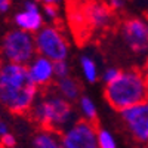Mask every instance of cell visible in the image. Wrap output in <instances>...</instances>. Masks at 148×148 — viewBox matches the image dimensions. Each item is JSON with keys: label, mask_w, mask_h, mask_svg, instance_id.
Here are the masks:
<instances>
[{"label": "cell", "mask_w": 148, "mask_h": 148, "mask_svg": "<svg viewBox=\"0 0 148 148\" xmlns=\"http://www.w3.org/2000/svg\"><path fill=\"white\" fill-rule=\"evenodd\" d=\"M36 52V42L30 31L15 30L5 36L2 53L8 61L18 64H27Z\"/></svg>", "instance_id": "4"}, {"label": "cell", "mask_w": 148, "mask_h": 148, "mask_svg": "<svg viewBox=\"0 0 148 148\" xmlns=\"http://www.w3.org/2000/svg\"><path fill=\"white\" fill-rule=\"evenodd\" d=\"M120 71H121V70H117V68H108V70H105L104 74H102V80H104L105 83L113 82V80L119 76V74H120Z\"/></svg>", "instance_id": "19"}, {"label": "cell", "mask_w": 148, "mask_h": 148, "mask_svg": "<svg viewBox=\"0 0 148 148\" xmlns=\"http://www.w3.org/2000/svg\"><path fill=\"white\" fill-rule=\"evenodd\" d=\"M58 89L59 92L62 93V96L68 101H74L80 96L82 88L76 79H71V77H62V79H58Z\"/></svg>", "instance_id": "13"}, {"label": "cell", "mask_w": 148, "mask_h": 148, "mask_svg": "<svg viewBox=\"0 0 148 148\" xmlns=\"http://www.w3.org/2000/svg\"><path fill=\"white\" fill-rule=\"evenodd\" d=\"M43 3H53V5H58L61 0H42Z\"/></svg>", "instance_id": "26"}, {"label": "cell", "mask_w": 148, "mask_h": 148, "mask_svg": "<svg viewBox=\"0 0 148 148\" xmlns=\"http://www.w3.org/2000/svg\"><path fill=\"white\" fill-rule=\"evenodd\" d=\"M123 6H125V0H110V8L111 9H121Z\"/></svg>", "instance_id": "21"}, {"label": "cell", "mask_w": 148, "mask_h": 148, "mask_svg": "<svg viewBox=\"0 0 148 148\" xmlns=\"http://www.w3.org/2000/svg\"><path fill=\"white\" fill-rule=\"evenodd\" d=\"M61 147L65 148H95L98 147L95 123L89 120H80L73 125L62 136Z\"/></svg>", "instance_id": "7"}, {"label": "cell", "mask_w": 148, "mask_h": 148, "mask_svg": "<svg viewBox=\"0 0 148 148\" xmlns=\"http://www.w3.org/2000/svg\"><path fill=\"white\" fill-rule=\"evenodd\" d=\"M15 144H16V141H15V136H14V135H10L9 132L0 136V145H2V147L12 148V147H15Z\"/></svg>", "instance_id": "18"}, {"label": "cell", "mask_w": 148, "mask_h": 148, "mask_svg": "<svg viewBox=\"0 0 148 148\" xmlns=\"http://www.w3.org/2000/svg\"><path fill=\"white\" fill-rule=\"evenodd\" d=\"M37 88L25 64L0 61V102L10 113H27L34 102Z\"/></svg>", "instance_id": "1"}, {"label": "cell", "mask_w": 148, "mask_h": 148, "mask_svg": "<svg viewBox=\"0 0 148 148\" xmlns=\"http://www.w3.org/2000/svg\"><path fill=\"white\" fill-rule=\"evenodd\" d=\"M96 139L98 147L101 148H116V139L107 129H96Z\"/></svg>", "instance_id": "16"}, {"label": "cell", "mask_w": 148, "mask_h": 148, "mask_svg": "<svg viewBox=\"0 0 148 148\" xmlns=\"http://www.w3.org/2000/svg\"><path fill=\"white\" fill-rule=\"evenodd\" d=\"M73 117V108L65 98L51 96L45 99L36 110V119L40 121L43 129L55 132L62 130Z\"/></svg>", "instance_id": "3"}, {"label": "cell", "mask_w": 148, "mask_h": 148, "mask_svg": "<svg viewBox=\"0 0 148 148\" xmlns=\"http://www.w3.org/2000/svg\"><path fill=\"white\" fill-rule=\"evenodd\" d=\"M15 24L30 33H37L43 27V18L39 10H24L15 16Z\"/></svg>", "instance_id": "11"}, {"label": "cell", "mask_w": 148, "mask_h": 148, "mask_svg": "<svg viewBox=\"0 0 148 148\" xmlns=\"http://www.w3.org/2000/svg\"><path fill=\"white\" fill-rule=\"evenodd\" d=\"M80 64H82L83 74H84L86 80L90 82V83H95L96 79H98V68H96L95 61H92L89 56H82Z\"/></svg>", "instance_id": "14"}, {"label": "cell", "mask_w": 148, "mask_h": 148, "mask_svg": "<svg viewBox=\"0 0 148 148\" xmlns=\"http://www.w3.org/2000/svg\"><path fill=\"white\" fill-rule=\"evenodd\" d=\"M34 42L39 53L52 61L65 59L68 55V43L62 33L55 27H42L37 31Z\"/></svg>", "instance_id": "5"}, {"label": "cell", "mask_w": 148, "mask_h": 148, "mask_svg": "<svg viewBox=\"0 0 148 148\" xmlns=\"http://www.w3.org/2000/svg\"><path fill=\"white\" fill-rule=\"evenodd\" d=\"M121 36L133 52L148 51V22L145 19H126L121 25Z\"/></svg>", "instance_id": "8"}, {"label": "cell", "mask_w": 148, "mask_h": 148, "mask_svg": "<svg viewBox=\"0 0 148 148\" xmlns=\"http://www.w3.org/2000/svg\"><path fill=\"white\" fill-rule=\"evenodd\" d=\"M142 73H144V76H145V79H147V82H148V61H147V64H145Z\"/></svg>", "instance_id": "25"}, {"label": "cell", "mask_w": 148, "mask_h": 148, "mask_svg": "<svg viewBox=\"0 0 148 148\" xmlns=\"http://www.w3.org/2000/svg\"><path fill=\"white\" fill-rule=\"evenodd\" d=\"M83 12L88 24L95 28H104L111 21V10L102 3L89 2L83 8Z\"/></svg>", "instance_id": "10"}, {"label": "cell", "mask_w": 148, "mask_h": 148, "mask_svg": "<svg viewBox=\"0 0 148 148\" xmlns=\"http://www.w3.org/2000/svg\"><path fill=\"white\" fill-rule=\"evenodd\" d=\"M10 8V0H0V12H8Z\"/></svg>", "instance_id": "22"}, {"label": "cell", "mask_w": 148, "mask_h": 148, "mask_svg": "<svg viewBox=\"0 0 148 148\" xmlns=\"http://www.w3.org/2000/svg\"><path fill=\"white\" fill-rule=\"evenodd\" d=\"M53 74L56 79H62L68 76V65L65 62V59L53 61Z\"/></svg>", "instance_id": "17"}, {"label": "cell", "mask_w": 148, "mask_h": 148, "mask_svg": "<svg viewBox=\"0 0 148 148\" xmlns=\"http://www.w3.org/2000/svg\"><path fill=\"white\" fill-rule=\"evenodd\" d=\"M45 12L49 18L58 16V9H56V5H53V3H45Z\"/></svg>", "instance_id": "20"}, {"label": "cell", "mask_w": 148, "mask_h": 148, "mask_svg": "<svg viewBox=\"0 0 148 148\" xmlns=\"http://www.w3.org/2000/svg\"><path fill=\"white\" fill-rule=\"evenodd\" d=\"M33 145L37 148H58L61 145V136L55 130L45 129L34 136Z\"/></svg>", "instance_id": "12"}, {"label": "cell", "mask_w": 148, "mask_h": 148, "mask_svg": "<svg viewBox=\"0 0 148 148\" xmlns=\"http://www.w3.org/2000/svg\"><path fill=\"white\" fill-rule=\"evenodd\" d=\"M28 71H30L31 79L34 80V83L37 86H46L55 77V74H53V61L43 56V55L40 58H37L30 65Z\"/></svg>", "instance_id": "9"}, {"label": "cell", "mask_w": 148, "mask_h": 148, "mask_svg": "<svg viewBox=\"0 0 148 148\" xmlns=\"http://www.w3.org/2000/svg\"><path fill=\"white\" fill-rule=\"evenodd\" d=\"M5 133H8V125H6L5 121L0 120V136H2V135H5Z\"/></svg>", "instance_id": "24"}, {"label": "cell", "mask_w": 148, "mask_h": 148, "mask_svg": "<svg viewBox=\"0 0 148 148\" xmlns=\"http://www.w3.org/2000/svg\"><path fill=\"white\" fill-rule=\"evenodd\" d=\"M120 114L133 139L148 144V99L121 110Z\"/></svg>", "instance_id": "6"}, {"label": "cell", "mask_w": 148, "mask_h": 148, "mask_svg": "<svg viewBox=\"0 0 148 148\" xmlns=\"http://www.w3.org/2000/svg\"><path fill=\"white\" fill-rule=\"evenodd\" d=\"M25 10H39L36 2H27L25 3Z\"/></svg>", "instance_id": "23"}, {"label": "cell", "mask_w": 148, "mask_h": 148, "mask_svg": "<svg viewBox=\"0 0 148 148\" xmlns=\"http://www.w3.org/2000/svg\"><path fill=\"white\" fill-rule=\"evenodd\" d=\"M80 108H82V113L84 114L86 120H89L92 123L96 121L98 119V111H96V107L93 104V101L88 96H80Z\"/></svg>", "instance_id": "15"}, {"label": "cell", "mask_w": 148, "mask_h": 148, "mask_svg": "<svg viewBox=\"0 0 148 148\" xmlns=\"http://www.w3.org/2000/svg\"><path fill=\"white\" fill-rule=\"evenodd\" d=\"M105 99L116 111L139 104L148 99V82L139 70L120 71L110 83H105Z\"/></svg>", "instance_id": "2"}]
</instances>
